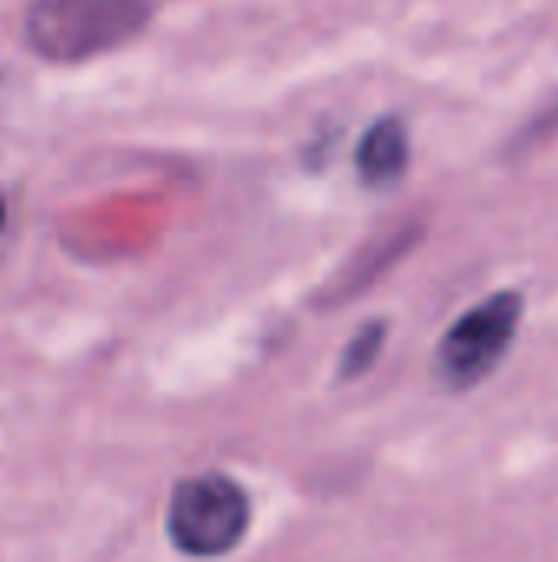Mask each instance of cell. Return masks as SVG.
I'll return each instance as SVG.
<instances>
[{"label":"cell","instance_id":"obj_1","mask_svg":"<svg viewBox=\"0 0 558 562\" xmlns=\"http://www.w3.org/2000/svg\"><path fill=\"white\" fill-rule=\"evenodd\" d=\"M155 13V0H30L26 46L49 63H86L135 40Z\"/></svg>","mask_w":558,"mask_h":562},{"label":"cell","instance_id":"obj_2","mask_svg":"<svg viewBox=\"0 0 558 562\" xmlns=\"http://www.w3.org/2000/svg\"><path fill=\"white\" fill-rule=\"evenodd\" d=\"M253 524V504L247 487L224 474L204 471L178 481L168 501L164 533L171 547L194 560H214L234 553Z\"/></svg>","mask_w":558,"mask_h":562},{"label":"cell","instance_id":"obj_3","mask_svg":"<svg viewBox=\"0 0 558 562\" xmlns=\"http://www.w3.org/2000/svg\"><path fill=\"white\" fill-rule=\"evenodd\" d=\"M526 316L520 290H497L464 310L437 339L434 375L447 392H470L487 382L510 356Z\"/></svg>","mask_w":558,"mask_h":562},{"label":"cell","instance_id":"obj_4","mask_svg":"<svg viewBox=\"0 0 558 562\" xmlns=\"http://www.w3.org/2000/svg\"><path fill=\"white\" fill-rule=\"evenodd\" d=\"M411 132L401 115H378L355 145V175L368 191H391L408 178Z\"/></svg>","mask_w":558,"mask_h":562},{"label":"cell","instance_id":"obj_5","mask_svg":"<svg viewBox=\"0 0 558 562\" xmlns=\"http://www.w3.org/2000/svg\"><path fill=\"white\" fill-rule=\"evenodd\" d=\"M421 234H424L421 224H405L395 234H388L385 240H378L368 254H362L355 260V267H349V273H342V286L332 293V300H345V296H355L365 286H372L391 263H398L421 240Z\"/></svg>","mask_w":558,"mask_h":562},{"label":"cell","instance_id":"obj_6","mask_svg":"<svg viewBox=\"0 0 558 562\" xmlns=\"http://www.w3.org/2000/svg\"><path fill=\"white\" fill-rule=\"evenodd\" d=\"M388 342V323L385 319H368L358 326V333L342 346L339 366H335V379L339 382H358L365 372H372L385 352Z\"/></svg>","mask_w":558,"mask_h":562},{"label":"cell","instance_id":"obj_7","mask_svg":"<svg viewBox=\"0 0 558 562\" xmlns=\"http://www.w3.org/2000/svg\"><path fill=\"white\" fill-rule=\"evenodd\" d=\"M549 138H558V99L556 102H549L543 112H536V119H533V122H526V125L516 132L513 148L529 151V148H536V145L549 142Z\"/></svg>","mask_w":558,"mask_h":562},{"label":"cell","instance_id":"obj_8","mask_svg":"<svg viewBox=\"0 0 558 562\" xmlns=\"http://www.w3.org/2000/svg\"><path fill=\"white\" fill-rule=\"evenodd\" d=\"M10 224H13V207H10V198L0 191V247H3V240L10 234Z\"/></svg>","mask_w":558,"mask_h":562}]
</instances>
